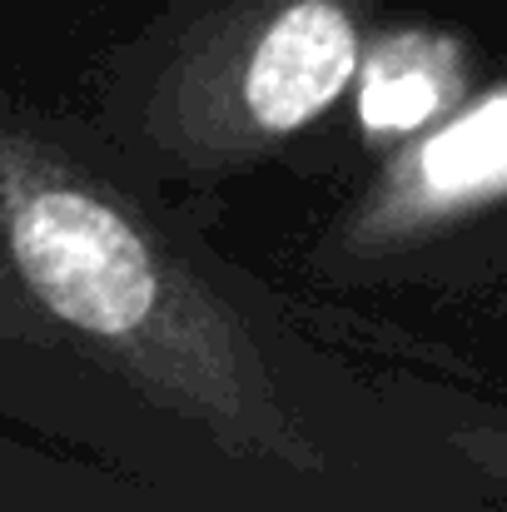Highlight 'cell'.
<instances>
[{
	"mask_svg": "<svg viewBox=\"0 0 507 512\" xmlns=\"http://www.w3.org/2000/svg\"><path fill=\"white\" fill-rule=\"evenodd\" d=\"M378 0H184L125 70L130 140L224 170L289 145L358 80Z\"/></svg>",
	"mask_w": 507,
	"mask_h": 512,
	"instance_id": "1",
	"label": "cell"
},
{
	"mask_svg": "<svg viewBox=\"0 0 507 512\" xmlns=\"http://www.w3.org/2000/svg\"><path fill=\"white\" fill-rule=\"evenodd\" d=\"M0 179V254L40 319L204 413H254L234 393L239 373L194 348L219 329L194 319L189 274L110 184L60 160H5Z\"/></svg>",
	"mask_w": 507,
	"mask_h": 512,
	"instance_id": "2",
	"label": "cell"
},
{
	"mask_svg": "<svg viewBox=\"0 0 507 512\" xmlns=\"http://www.w3.org/2000/svg\"><path fill=\"white\" fill-rule=\"evenodd\" d=\"M503 90L438 115L418 130V140L388 165L383 189L353 219V254H393L428 239L443 224L473 219L483 204H498L507 174L503 140Z\"/></svg>",
	"mask_w": 507,
	"mask_h": 512,
	"instance_id": "3",
	"label": "cell"
},
{
	"mask_svg": "<svg viewBox=\"0 0 507 512\" xmlns=\"http://www.w3.org/2000/svg\"><path fill=\"white\" fill-rule=\"evenodd\" d=\"M358 120L378 140H408L448 110L458 90V50L438 35H388L358 60Z\"/></svg>",
	"mask_w": 507,
	"mask_h": 512,
	"instance_id": "4",
	"label": "cell"
}]
</instances>
